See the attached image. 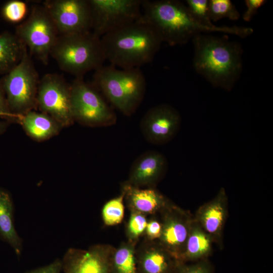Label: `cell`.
<instances>
[{"label": "cell", "mask_w": 273, "mask_h": 273, "mask_svg": "<svg viewBox=\"0 0 273 273\" xmlns=\"http://www.w3.org/2000/svg\"><path fill=\"white\" fill-rule=\"evenodd\" d=\"M266 2L265 0H246V9L243 15L244 21H250L257 14L259 9Z\"/></svg>", "instance_id": "cell-31"}, {"label": "cell", "mask_w": 273, "mask_h": 273, "mask_svg": "<svg viewBox=\"0 0 273 273\" xmlns=\"http://www.w3.org/2000/svg\"><path fill=\"white\" fill-rule=\"evenodd\" d=\"M59 34L92 31L88 0H47L42 5Z\"/></svg>", "instance_id": "cell-11"}, {"label": "cell", "mask_w": 273, "mask_h": 273, "mask_svg": "<svg viewBox=\"0 0 273 273\" xmlns=\"http://www.w3.org/2000/svg\"><path fill=\"white\" fill-rule=\"evenodd\" d=\"M28 52L24 43L9 31L0 34V75H5L15 68Z\"/></svg>", "instance_id": "cell-20"}, {"label": "cell", "mask_w": 273, "mask_h": 273, "mask_svg": "<svg viewBox=\"0 0 273 273\" xmlns=\"http://www.w3.org/2000/svg\"><path fill=\"white\" fill-rule=\"evenodd\" d=\"M36 106L61 126H67L74 121L72 112L70 85L56 73H47L40 79Z\"/></svg>", "instance_id": "cell-10"}, {"label": "cell", "mask_w": 273, "mask_h": 273, "mask_svg": "<svg viewBox=\"0 0 273 273\" xmlns=\"http://www.w3.org/2000/svg\"><path fill=\"white\" fill-rule=\"evenodd\" d=\"M13 117L9 110L5 94L0 83V117L10 119Z\"/></svg>", "instance_id": "cell-33"}, {"label": "cell", "mask_w": 273, "mask_h": 273, "mask_svg": "<svg viewBox=\"0 0 273 273\" xmlns=\"http://www.w3.org/2000/svg\"><path fill=\"white\" fill-rule=\"evenodd\" d=\"M59 68L75 78H83L106 61L101 37L92 31L59 34L50 54Z\"/></svg>", "instance_id": "cell-5"}, {"label": "cell", "mask_w": 273, "mask_h": 273, "mask_svg": "<svg viewBox=\"0 0 273 273\" xmlns=\"http://www.w3.org/2000/svg\"><path fill=\"white\" fill-rule=\"evenodd\" d=\"M21 122L27 133L37 141L56 135L62 126L53 118L42 112L30 111L21 115Z\"/></svg>", "instance_id": "cell-21"}, {"label": "cell", "mask_w": 273, "mask_h": 273, "mask_svg": "<svg viewBox=\"0 0 273 273\" xmlns=\"http://www.w3.org/2000/svg\"><path fill=\"white\" fill-rule=\"evenodd\" d=\"M160 213L162 232L157 241L180 261L194 217L171 202Z\"/></svg>", "instance_id": "cell-12"}, {"label": "cell", "mask_w": 273, "mask_h": 273, "mask_svg": "<svg viewBox=\"0 0 273 273\" xmlns=\"http://www.w3.org/2000/svg\"><path fill=\"white\" fill-rule=\"evenodd\" d=\"M209 14L211 21L214 22L223 18L237 20L240 16L236 7L230 0H209Z\"/></svg>", "instance_id": "cell-25"}, {"label": "cell", "mask_w": 273, "mask_h": 273, "mask_svg": "<svg viewBox=\"0 0 273 273\" xmlns=\"http://www.w3.org/2000/svg\"><path fill=\"white\" fill-rule=\"evenodd\" d=\"M124 196L121 194L107 201L102 209V217L104 223L108 226H112L121 222L124 215Z\"/></svg>", "instance_id": "cell-24"}, {"label": "cell", "mask_w": 273, "mask_h": 273, "mask_svg": "<svg viewBox=\"0 0 273 273\" xmlns=\"http://www.w3.org/2000/svg\"><path fill=\"white\" fill-rule=\"evenodd\" d=\"M113 248L97 244L87 250L69 248L62 260L64 273H110V258Z\"/></svg>", "instance_id": "cell-14"}, {"label": "cell", "mask_w": 273, "mask_h": 273, "mask_svg": "<svg viewBox=\"0 0 273 273\" xmlns=\"http://www.w3.org/2000/svg\"><path fill=\"white\" fill-rule=\"evenodd\" d=\"M62 270V260L57 258L49 264L28 270L25 273H61Z\"/></svg>", "instance_id": "cell-32"}, {"label": "cell", "mask_w": 273, "mask_h": 273, "mask_svg": "<svg viewBox=\"0 0 273 273\" xmlns=\"http://www.w3.org/2000/svg\"><path fill=\"white\" fill-rule=\"evenodd\" d=\"M162 225L160 221L156 218H152L147 221L145 234L147 240H158L161 234Z\"/></svg>", "instance_id": "cell-30"}, {"label": "cell", "mask_w": 273, "mask_h": 273, "mask_svg": "<svg viewBox=\"0 0 273 273\" xmlns=\"http://www.w3.org/2000/svg\"><path fill=\"white\" fill-rule=\"evenodd\" d=\"M14 212L10 194L0 188V238L8 244L19 257L23 250V240L15 229Z\"/></svg>", "instance_id": "cell-19"}, {"label": "cell", "mask_w": 273, "mask_h": 273, "mask_svg": "<svg viewBox=\"0 0 273 273\" xmlns=\"http://www.w3.org/2000/svg\"><path fill=\"white\" fill-rule=\"evenodd\" d=\"M167 166L166 159L161 153L146 152L133 162L124 184L140 188H155L164 176Z\"/></svg>", "instance_id": "cell-15"}, {"label": "cell", "mask_w": 273, "mask_h": 273, "mask_svg": "<svg viewBox=\"0 0 273 273\" xmlns=\"http://www.w3.org/2000/svg\"><path fill=\"white\" fill-rule=\"evenodd\" d=\"M193 67L215 87L230 91L242 70L241 44L227 37L201 33L192 39Z\"/></svg>", "instance_id": "cell-2"}, {"label": "cell", "mask_w": 273, "mask_h": 273, "mask_svg": "<svg viewBox=\"0 0 273 273\" xmlns=\"http://www.w3.org/2000/svg\"><path fill=\"white\" fill-rule=\"evenodd\" d=\"M93 85L114 107L130 116L144 98L146 81L140 68L119 69L110 64L95 71Z\"/></svg>", "instance_id": "cell-4"}, {"label": "cell", "mask_w": 273, "mask_h": 273, "mask_svg": "<svg viewBox=\"0 0 273 273\" xmlns=\"http://www.w3.org/2000/svg\"><path fill=\"white\" fill-rule=\"evenodd\" d=\"M15 33L31 56L44 64L48 63L51 50L59 34L43 5L33 6L28 18L16 27Z\"/></svg>", "instance_id": "cell-7"}, {"label": "cell", "mask_w": 273, "mask_h": 273, "mask_svg": "<svg viewBox=\"0 0 273 273\" xmlns=\"http://www.w3.org/2000/svg\"><path fill=\"white\" fill-rule=\"evenodd\" d=\"M180 124V114L174 108L167 104H160L146 113L141 121L140 128L148 142L161 145L174 138Z\"/></svg>", "instance_id": "cell-13"}, {"label": "cell", "mask_w": 273, "mask_h": 273, "mask_svg": "<svg viewBox=\"0 0 273 273\" xmlns=\"http://www.w3.org/2000/svg\"><path fill=\"white\" fill-rule=\"evenodd\" d=\"M147 221L146 215L131 211L126 229L129 241L136 242L137 240L145 233Z\"/></svg>", "instance_id": "cell-27"}, {"label": "cell", "mask_w": 273, "mask_h": 273, "mask_svg": "<svg viewBox=\"0 0 273 273\" xmlns=\"http://www.w3.org/2000/svg\"><path fill=\"white\" fill-rule=\"evenodd\" d=\"M7 127V123L4 121H0V134H2L5 131Z\"/></svg>", "instance_id": "cell-34"}, {"label": "cell", "mask_w": 273, "mask_h": 273, "mask_svg": "<svg viewBox=\"0 0 273 273\" xmlns=\"http://www.w3.org/2000/svg\"><path fill=\"white\" fill-rule=\"evenodd\" d=\"M213 243L210 237L194 218L180 262L206 259L212 251Z\"/></svg>", "instance_id": "cell-22"}, {"label": "cell", "mask_w": 273, "mask_h": 273, "mask_svg": "<svg viewBox=\"0 0 273 273\" xmlns=\"http://www.w3.org/2000/svg\"><path fill=\"white\" fill-rule=\"evenodd\" d=\"M138 273H175L180 262L157 241L147 240L136 251Z\"/></svg>", "instance_id": "cell-17"}, {"label": "cell", "mask_w": 273, "mask_h": 273, "mask_svg": "<svg viewBox=\"0 0 273 273\" xmlns=\"http://www.w3.org/2000/svg\"><path fill=\"white\" fill-rule=\"evenodd\" d=\"M175 273H212L209 263L206 259L190 264L180 262Z\"/></svg>", "instance_id": "cell-29"}, {"label": "cell", "mask_w": 273, "mask_h": 273, "mask_svg": "<svg viewBox=\"0 0 273 273\" xmlns=\"http://www.w3.org/2000/svg\"><path fill=\"white\" fill-rule=\"evenodd\" d=\"M121 192L130 211L146 215L160 212L170 202L155 188H140L123 184Z\"/></svg>", "instance_id": "cell-18"}, {"label": "cell", "mask_w": 273, "mask_h": 273, "mask_svg": "<svg viewBox=\"0 0 273 273\" xmlns=\"http://www.w3.org/2000/svg\"><path fill=\"white\" fill-rule=\"evenodd\" d=\"M141 20L157 32L162 42L174 46L187 43L196 35L220 32L243 37L245 30L241 26H204L192 16L187 6L175 0H142Z\"/></svg>", "instance_id": "cell-1"}, {"label": "cell", "mask_w": 273, "mask_h": 273, "mask_svg": "<svg viewBox=\"0 0 273 273\" xmlns=\"http://www.w3.org/2000/svg\"><path fill=\"white\" fill-rule=\"evenodd\" d=\"M186 6L194 19L200 24L210 28H216L211 21L209 14V1L187 0Z\"/></svg>", "instance_id": "cell-26"}, {"label": "cell", "mask_w": 273, "mask_h": 273, "mask_svg": "<svg viewBox=\"0 0 273 273\" xmlns=\"http://www.w3.org/2000/svg\"><path fill=\"white\" fill-rule=\"evenodd\" d=\"M135 243L128 241L112 249L110 258V273H138Z\"/></svg>", "instance_id": "cell-23"}, {"label": "cell", "mask_w": 273, "mask_h": 273, "mask_svg": "<svg viewBox=\"0 0 273 273\" xmlns=\"http://www.w3.org/2000/svg\"><path fill=\"white\" fill-rule=\"evenodd\" d=\"M228 215V197L221 188L211 200L201 206L194 219L210 237L213 243L222 246V232Z\"/></svg>", "instance_id": "cell-16"}, {"label": "cell", "mask_w": 273, "mask_h": 273, "mask_svg": "<svg viewBox=\"0 0 273 273\" xmlns=\"http://www.w3.org/2000/svg\"><path fill=\"white\" fill-rule=\"evenodd\" d=\"M39 80L28 52L19 64L0 80L9 110L13 116L23 115L36 107Z\"/></svg>", "instance_id": "cell-6"}, {"label": "cell", "mask_w": 273, "mask_h": 273, "mask_svg": "<svg viewBox=\"0 0 273 273\" xmlns=\"http://www.w3.org/2000/svg\"><path fill=\"white\" fill-rule=\"evenodd\" d=\"M74 120L90 126H110L116 123V114L93 86L83 78H75L70 85Z\"/></svg>", "instance_id": "cell-8"}, {"label": "cell", "mask_w": 273, "mask_h": 273, "mask_svg": "<svg viewBox=\"0 0 273 273\" xmlns=\"http://www.w3.org/2000/svg\"><path fill=\"white\" fill-rule=\"evenodd\" d=\"M101 40L106 60L124 69L140 68L152 62L162 43L155 30L141 18L104 35Z\"/></svg>", "instance_id": "cell-3"}, {"label": "cell", "mask_w": 273, "mask_h": 273, "mask_svg": "<svg viewBox=\"0 0 273 273\" xmlns=\"http://www.w3.org/2000/svg\"><path fill=\"white\" fill-rule=\"evenodd\" d=\"M27 13L26 4L21 1L13 0L7 2L4 6L2 14L8 21L18 23L21 21Z\"/></svg>", "instance_id": "cell-28"}, {"label": "cell", "mask_w": 273, "mask_h": 273, "mask_svg": "<svg viewBox=\"0 0 273 273\" xmlns=\"http://www.w3.org/2000/svg\"><path fill=\"white\" fill-rule=\"evenodd\" d=\"M142 0H88L92 31L101 37L138 20Z\"/></svg>", "instance_id": "cell-9"}]
</instances>
